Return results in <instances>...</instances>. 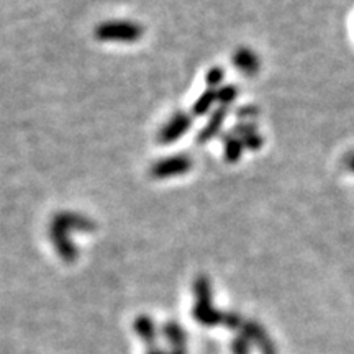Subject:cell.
Listing matches in <instances>:
<instances>
[{
	"label": "cell",
	"mask_w": 354,
	"mask_h": 354,
	"mask_svg": "<svg viewBox=\"0 0 354 354\" xmlns=\"http://www.w3.org/2000/svg\"><path fill=\"white\" fill-rule=\"evenodd\" d=\"M353 169H354V158H353Z\"/></svg>",
	"instance_id": "6da1fadb"
}]
</instances>
